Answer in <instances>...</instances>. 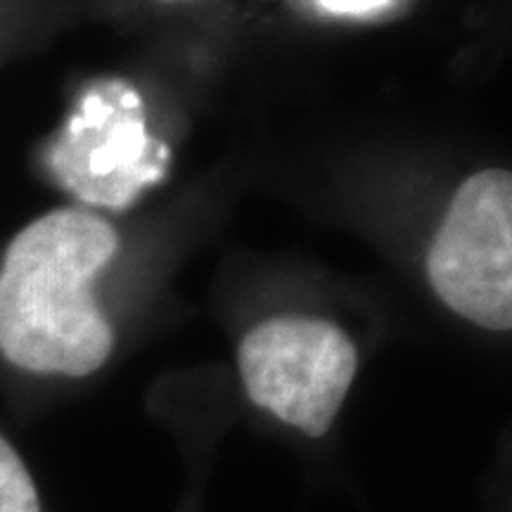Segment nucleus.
Masks as SVG:
<instances>
[{"instance_id":"nucleus-7","label":"nucleus","mask_w":512,"mask_h":512,"mask_svg":"<svg viewBox=\"0 0 512 512\" xmlns=\"http://www.w3.org/2000/svg\"><path fill=\"white\" fill-rule=\"evenodd\" d=\"M159 3H197V0H159Z\"/></svg>"},{"instance_id":"nucleus-3","label":"nucleus","mask_w":512,"mask_h":512,"mask_svg":"<svg viewBox=\"0 0 512 512\" xmlns=\"http://www.w3.org/2000/svg\"><path fill=\"white\" fill-rule=\"evenodd\" d=\"M427 278L460 318L512 328V176L486 169L460 183L427 252Z\"/></svg>"},{"instance_id":"nucleus-2","label":"nucleus","mask_w":512,"mask_h":512,"mask_svg":"<svg viewBox=\"0 0 512 512\" xmlns=\"http://www.w3.org/2000/svg\"><path fill=\"white\" fill-rule=\"evenodd\" d=\"M242 387L256 408L306 437L335 425L358 370V351L339 325L309 316L261 320L238 349Z\"/></svg>"},{"instance_id":"nucleus-4","label":"nucleus","mask_w":512,"mask_h":512,"mask_svg":"<svg viewBox=\"0 0 512 512\" xmlns=\"http://www.w3.org/2000/svg\"><path fill=\"white\" fill-rule=\"evenodd\" d=\"M138 112V93L121 81L83 93L48 155L62 188L86 204L119 209L143 185L157 181L162 166L159 159H147V150L159 143L147 138Z\"/></svg>"},{"instance_id":"nucleus-5","label":"nucleus","mask_w":512,"mask_h":512,"mask_svg":"<svg viewBox=\"0 0 512 512\" xmlns=\"http://www.w3.org/2000/svg\"><path fill=\"white\" fill-rule=\"evenodd\" d=\"M0 512H43L36 479L5 434H0Z\"/></svg>"},{"instance_id":"nucleus-6","label":"nucleus","mask_w":512,"mask_h":512,"mask_svg":"<svg viewBox=\"0 0 512 512\" xmlns=\"http://www.w3.org/2000/svg\"><path fill=\"white\" fill-rule=\"evenodd\" d=\"M316 3L330 15H370V12L387 8L389 0H316Z\"/></svg>"},{"instance_id":"nucleus-1","label":"nucleus","mask_w":512,"mask_h":512,"mask_svg":"<svg viewBox=\"0 0 512 512\" xmlns=\"http://www.w3.org/2000/svg\"><path fill=\"white\" fill-rule=\"evenodd\" d=\"M117 252L112 223L86 209H55L19 230L0 264V358L38 377L98 373L114 328L95 280Z\"/></svg>"}]
</instances>
